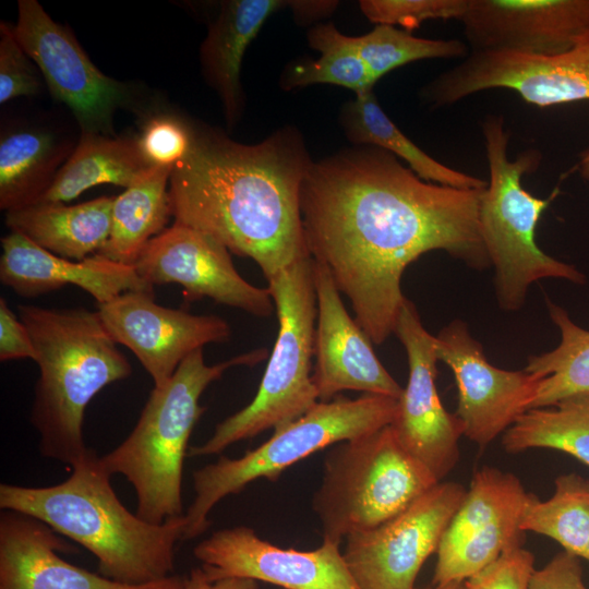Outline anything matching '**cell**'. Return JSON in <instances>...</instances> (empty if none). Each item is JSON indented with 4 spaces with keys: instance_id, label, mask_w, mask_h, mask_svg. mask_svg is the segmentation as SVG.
Returning a JSON list of instances; mask_svg holds the SVG:
<instances>
[{
    "instance_id": "20",
    "label": "cell",
    "mask_w": 589,
    "mask_h": 589,
    "mask_svg": "<svg viewBox=\"0 0 589 589\" xmlns=\"http://www.w3.org/2000/svg\"><path fill=\"white\" fill-rule=\"evenodd\" d=\"M313 276L317 324L312 381L318 401H329L344 390L399 399L404 388L377 359L371 339L345 309L329 272L314 261Z\"/></svg>"
},
{
    "instance_id": "9",
    "label": "cell",
    "mask_w": 589,
    "mask_h": 589,
    "mask_svg": "<svg viewBox=\"0 0 589 589\" xmlns=\"http://www.w3.org/2000/svg\"><path fill=\"white\" fill-rule=\"evenodd\" d=\"M397 400L364 394L357 399L336 397L318 401L306 413L240 458L221 456L193 472L194 498L184 514L182 541L201 536L211 526L208 514L229 494L250 482L277 480L280 473L327 446L378 431L393 422Z\"/></svg>"
},
{
    "instance_id": "11",
    "label": "cell",
    "mask_w": 589,
    "mask_h": 589,
    "mask_svg": "<svg viewBox=\"0 0 589 589\" xmlns=\"http://www.w3.org/2000/svg\"><path fill=\"white\" fill-rule=\"evenodd\" d=\"M13 33L38 65L50 94L76 119L81 133L115 136L113 116L128 107L132 91L103 73L73 33L53 21L35 0H20Z\"/></svg>"
},
{
    "instance_id": "8",
    "label": "cell",
    "mask_w": 589,
    "mask_h": 589,
    "mask_svg": "<svg viewBox=\"0 0 589 589\" xmlns=\"http://www.w3.org/2000/svg\"><path fill=\"white\" fill-rule=\"evenodd\" d=\"M437 483L390 425L335 444L312 500L323 541L340 544L350 534L378 527Z\"/></svg>"
},
{
    "instance_id": "15",
    "label": "cell",
    "mask_w": 589,
    "mask_h": 589,
    "mask_svg": "<svg viewBox=\"0 0 589 589\" xmlns=\"http://www.w3.org/2000/svg\"><path fill=\"white\" fill-rule=\"evenodd\" d=\"M133 267L152 287L180 285L189 301L207 297L256 316L274 310L268 288L248 283L225 245L178 221L148 241Z\"/></svg>"
},
{
    "instance_id": "41",
    "label": "cell",
    "mask_w": 589,
    "mask_h": 589,
    "mask_svg": "<svg viewBox=\"0 0 589 589\" xmlns=\"http://www.w3.org/2000/svg\"><path fill=\"white\" fill-rule=\"evenodd\" d=\"M336 7V1H290L289 5L297 20L301 21L327 16Z\"/></svg>"
},
{
    "instance_id": "40",
    "label": "cell",
    "mask_w": 589,
    "mask_h": 589,
    "mask_svg": "<svg viewBox=\"0 0 589 589\" xmlns=\"http://www.w3.org/2000/svg\"><path fill=\"white\" fill-rule=\"evenodd\" d=\"M184 589H259V585L256 580L237 577L211 581L200 567L185 577Z\"/></svg>"
},
{
    "instance_id": "3",
    "label": "cell",
    "mask_w": 589,
    "mask_h": 589,
    "mask_svg": "<svg viewBox=\"0 0 589 589\" xmlns=\"http://www.w3.org/2000/svg\"><path fill=\"white\" fill-rule=\"evenodd\" d=\"M71 468L67 480L50 486L1 483V509L32 516L81 544L97 558L98 573L108 579L140 586L172 576L184 516L155 525L132 514L91 448Z\"/></svg>"
},
{
    "instance_id": "29",
    "label": "cell",
    "mask_w": 589,
    "mask_h": 589,
    "mask_svg": "<svg viewBox=\"0 0 589 589\" xmlns=\"http://www.w3.org/2000/svg\"><path fill=\"white\" fill-rule=\"evenodd\" d=\"M502 445L509 454L555 449L589 466V390L527 410L505 431Z\"/></svg>"
},
{
    "instance_id": "25",
    "label": "cell",
    "mask_w": 589,
    "mask_h": 589,
    "mask_svg": "<svg viewBox=\"0 0 589 589\" xmlns=\"http://www.w3.org/2000/svg\"><path fill=\"white\" fill-rule=\"evenodd\" d=\"M155 167L143 157L136 139L81 133L71 156L38 203H64L103 183L133 187Z\"/></svg>"
},
{
    "instance_id": "36",
    "label": "cell",
    "mask_w": 589,
    "mask_h": 589,
    "mask_svg": "<svg viewBox=\"0 0 589 589\" xmlns=\"http://www.w3.org/2000/svg\"><path fill=\"white\" fill-rule=\"evenodd\" d=\"M0 35V104L19 96L37 95L43 88L41 81L12 25L1 22Z\"/></svg>"
},
{
    "instance_id": "12",
    "label": "cell",
    "mask_w": 589,
    "mask_h": 589,
    "mask_svg": "<svg viewBox=\"0 0 589 589\" xmlns=\"http://www.w3.org/2000/svg\"><path fill=\"white\" fill-rule=\"evenodd\" d=\"M464 485L441 481L407 509L378 527L348 536L344 560L360 589H417L424 562L466 495Z\"/></svg>"
},
{
    "instance_id": "21",
    "label": "cell",
    "mask_w": 589,
    "mask_h": 589,
    "mask_svg": "<svg viewBox=\"0 0 589 589\" xmlns=\"http://www.w3.org/2000/svg\"><path fill=\"white\" fill-rule=\"evenodd\" d=\"M43 521L23 513L0 515V589H184L185 577L132 586L61 558L73 548Z\"/></svg>"
},
{
    "instance_id": "26",
    "label": "cell",
    "mask_w": 589,
    "mask_h": 589,
    "mask_svg": "<svg viewBox=\"0 0 589 589\" xmlns=\"http://www.w3.org/2000/svg\"><path fill=\"white\" fill-rule=\"evenodd\" d=\"M75 145L39 129L2 133L0 208L10 212L38 203Z\"/></svg>"
},
{
    "instance_id": "43",
    "label": "cell",
    "mask_w": 589,
    "mask_h": 589,
    "mask_svg": "<svg viewBox=\"0 0 589 589\" xmlns=\"http://www.w3.org/2000/svg\"><path fill=\"white\" fill-rule=\"evenodd\" d=\"M422 589H467V588L465 586V581H452L444 585H433L432 587L422 588Z\"/></svg>"
},
{
    "instance_id": "13",
    "label": "cell",
    "mask_w": 589,
    "mask_h": 589,
    "mask_svg": "<svg viewBox=\"0 0 589 589\" xmlns=\"http://www.w3.org/2000/svg\"><path fill=\"white\" fill-rule=\"evenodd\" d=\"M528 497L512 472L477 470L442 537L432 584L465 581L508 550L524 546L520 525Z\"/></svg>"
},
{
    "instance_id": "10",
    "label": "cell",
    "mask_w": 589,
    "mask_h": 589,
    "mask_svg": "<svg viewBox=\"0 0 589 589\" xmlns=\"http://www.w3.org/2000/svg\"><path fill=\"white\" fill-rule=\"evenodd\" d=\"M492 88H508L539 107L589 100V33L557 55L470 51L421 89L432 107L453 105Z\"/></svg>"
},
{
    "instance_id": "17",
    "label": "cell",
    "mask_w": 589,
    "mask_h": 589,
    "mask_svg": "<svg viewBox=\"0 0 589 589\" xmlns=\"http://www.w3.org/2000/svg\"><path fill=\"white\" fill-rule=\"evenodd\" d=\"M339 545L323 541L311 551L284 549L238 526L213 532L193 553L211 581L237 577L285 589H360Z\"/></svg>"
},
{
    "instance_id": "28",
    "label": "cell",
    "mask_w": 589,
    "mask_h": 589,
    "mask_svg": "<svg viewBox=\"0 0 589 589\" xmlns=\"http://www.w3.org/2000/svg\"><path fill=\"white\" fill-rule=\"evenodd\" d=\"M173 168H154L115 197L108 240L96 254L133 266L144 247L167 227L171 215L168 184Z\"/></svg>"
},
{
    "instance_id": "2",
    "label": "cell",
    "mask_w": 589,
    "mask_h": 589,
    "mask_svg": "<svg viewBox=\"0 0 589 589\" xmlns=\"http://www.w3.org/2000/svg\"><path fill=\"white\" fill-rule=\"evenodd\" d=\"M312 163L292 127L256 144L194 131L190 152L171 171V215L252 259L268 280L309 255L300 194Z\"/></svg>"
},
{
    "instance_id": "5",
    "label": "cell",
    "mask_w": 589,
    "mask_h": 589,
    "mask_svg": "<svg viewBox=\"0 0 589 589\" xmlns=\"http://www.w3.org/2000/svg\"><path fill=\"white\" fill-rule=\"evenodd\" d=\"M266 358L259 349L207 365L203 349L187 357L163 386L154 387L129 436L113 450L100 456L112 476L120 473L133 485L136 515L160 525L183 517L182 472L193 428L206 408L200 397L226 370L255 364Z\"/></svg>"
},
{
    "instance_id": "33",
    "label": "cell",
    "mask_w": 589,
    "mask_h": 589,
    "mask_svg": "<svg viewBox=\"0 0 589 589\" xmlns=\"http://www.w3.org/2000/svg\"><path fill=\"white\" fill-rule=\"evenodd\" d=\"M352 38L375 82L392 70L413 61L465 59L470 52L469 46L460 39L416 37L410 32L385 24H377L369 33Z\"/></svg>"
},
{
    "instance_id": "42",
    "label": "cell",
    "mask_w": 589,
    "mask_h": 589,
    "mask_svg": "<svg viewBox=\"0 0 589 589\" xmlns=\"http://www.w3.org/2000/svg\"><path fill=\"white\" fill-rule=\"evenodd\" d=\"M578 171L585 180L589 181V148L579 155Z\"/></svg>"
},
{
    "instance_id": "14",
    "label": "cell",
    "mask_w": 589,
    "mask_h": 589,
    "mask_svg": "<svg viewBox=\"0 0 589 589\" xmlns=\"http://www.w3.org/2000/svg\"><path fill=\"white\" fill-rule=\"evenodd\" d=\"M394 333L406 349L409 377L389 425L401 446L441 482L457 464L464 426L444 408L437 393L435 336L423 327L408 299Z\"/></svg>"
},
{
    "instance_id": "38",
    "label": "cell",
    "mask_w": 589,
    "mask_h": 589,
    "mask_svg": "<svg viewBox=\"0 0 589 589\" xmlns=\"http://www.w3.org/2000/svg\"><path fill=\"white\" fill-rule=\"evenodd\" d=\"M529 589H588L580 560L566 551L558 552L542 568L533 570Z\"/></svg>"
},
{
    "instance_id": "39",
    "label": "cell",
    "mask_w": 589,
    "mask_h": 589,
    "mask_svg": "<svg viewBox=\"0 0 589 589\" xmlns=\"http://www.w3.org/2000/svg\"><path fill=\"white\" fill-rule=\"evenodd\" d=\"M36 360V350L29 332L25 324L8 305L4 298H0V360L16 359Z\"/></svg>"
},
{
    "instance_id": "19",
    "label": "cell",
    "mask_w": 589,
    "mask_h": 589,
    "mask_svg": "<svg viewBox=\"0 0 589 589\" xmlns=\"http://www.w3.org/2000/svg\"><path fill=\"white\" fill-rule=\"evenodd\" d=\"M459 22L470 51L557 55L589 33V0H468Z\"/></svg>"
},
{
    "instance_id": "24",
    "label": "cell",
    "mask_w": 589,
    "mask_h": 589,
    "mask_svg": "<svg viewBox=\"0 0 589 589\" xmlns=\"http://www.w3.org/2000/svg\"><path fill=\"white\" fill-rule=\"evenodd\" d=\"M113 201L100 196L75 205L36 203L5 212V225L56 255L82 261L108 240Z\"/></svg>"
},
{
    "instance_id": "37",
    "label": "cell",
    "mask_w": 589,
    "mask_h": 589,
    "mask_svg": "<svg viewBox=\"0 0 589 589\" xmlns=\"http://www.w3.org/2000/svg\"><path fill=\"white\" fill-rule=\"evenodd\" d=\"M534 569L533 554L517 546L465 580V586L467 589H529Z\"/></svg>"
},
{
    "instance_id": "31",
    "label": "cell",
    "mask_w": 589,
    "mask_h": 589,
    "mask_svg": "<svg viewBox=\"0 0 589 589\" xmlns=\"http://www.w3.org/2000/svg\"><path fill=\"white\" fill-rule=\"evenodd\" d=\"M520 527L551 538L564 551L589 562V480L570 472L555 479L549 500L529 493Z\"/></svg>"
},
{
    "instance_id": "22",
    "label": "cell",
    "mask_w": 589,
    "mask_h": 589,
    "mask_svg": "<svg viewBox=\"0 0 589 589\" xmlns=\"http://www.w3.org/2000/svg\"><path fill=\"white\" fill-rule=\"evenodd\" d=\"M1 245L0 280L21 297H38L69 285L80 287L98 304L128 291L154 293L131 265L96 254L82 261L61 257L14 231L1 239Z\"/></svg>"
},
{
    "instance_id": "18",
    "label": "cell",
    "mask_w": 589,
    "mask_h": 589,
    "mask_svg": "<svg viewBox=\"0 0 589 589\" xmlns=\"http://www.w3.org/2000/svg\"><path fill=\"white\" fill-rule=\"evenodd\" d=\"M97 312L112 339L139 359L154 387L167 383L191 353L230 336L224 318L161 306L154 293L144 291L124 292L98 304Z\"/></svg>"
},
{
    "instance_id": "35",
    "label": "cell",
    "mask_w": 589,
    "mask_h": 589,
    "mask_svg": "<svg viewBox=\"0 0 589 589\" xmlns=\"http://www.w3.org/2000/svg\"><path fill=\"white\" fill-rule=\"evenodd\" d=\"M193 136L194 130L180 118L163 113L144 122L136 142L149 166L173 168L190 152Z\"/></svg>"
},
{
    "instance_id": "32",
    "label": "cell",
    "mask_w": 589,
    "mask_h": 589,
    "mask_svg": "<svg viewBox=\"0 0 589 589\" xmlns=\"http://www.w3.org/2000/svg\"><path fill=\"white\" fill-rule=\"evenodd\" d=\"M308 43L320 57L288 65L280 83L285 89L332 84L349 88L354 95L373 91L376 82L351 36L341 34L332 23L318 24L309 31Z\"/></svg>"
},
{
    "instance_id": "7",
    "label": "cell",
    "mask_w": 589,
    "mask_h": 589,
    "mask_svg": "<svg viewBox=\"0 0 589 589\" xmlns=\"http://www.w3.org/2000/svg\"><path fill=\"white\" fill-rule=\"evenodd\" d=\"M490 179L479 208L481 238L495 268V290L502 309L515 311L528 288L544 278L578 285L585 275L574 265L545 254L536 242V227L550 199H539L522 185L525 173L540 164V153L522 152L508 158L509 133L501 116H488L482 124Z\"/></svg>"
},
{
    "instance_id": "4",
    "label": "cell",
    "mask_w": 589,
    "mask_h": 589,
    "mask_svg": "<svg viewBox=\"0 0 589 589\" xmlns=\"http://www.w3.org/2000/svg\"><path fill=\"white\" fill-rule=\"evenodd\" d=\"M36 350L39 377L31 422L43 456L70 467L89 450L83 438L87 405L107 385L129 377L132 366L97 311L17 306Z\"/></svg>"
},
{
    "instance_id": "23",
    "label": "cell",
    "mask_w": 589,
    "mask_h": 589,
    "mask_svg": "<svg viewBox=\"0 0 589 589\" xmlns=\"http://www.w3.org/2000/svg\"><path fill=\"white\" fill-rule=\"evenodd\" d=\"M290 1L228 0L220 4L200 48L203 75L217 93L227 124L233 127L244 109L241 65L250 44L268 17Z\"/></svg>"
},
{
    "instance_id": "34",
    "label": "cell",
    "mask_w": 589,
    "mask_h": 589,
    "mask_svg": "<svg viewBox=\"0 0 589 589\" xmlns=\"http://www.w3.org/2000/svg\"><path fill=\"white\" fill-rule=\"evenodd\" d=\"M359 7L376 25H399L411 32L429 20L459 21L468 0H363Z\"/></svg>"
},
{
    "instance_id": "30",
    "label": "cell",
    "mask_w": 589,
    "mask_h": 589,
    "mask_svg": "<svg viewBox=\"0 0 589 589\" xmlns=\"http://www.w3.org/2000/svg\"><path fill=\"white\" fill-rule=\"evenodd\" d=\"M561 341L549 352L530 356L525 370L541 377L529 410L555 405L589 390V330L572 321L567 311L548 300Z\"/></svg>"
},
{
    "instance_id": "1",
    "label": "cell",
    "mask_w": 589,
    "mask_h": 589,
    "mask_svg": "<svg viewBox=\"0 0 589 589\" xmlns=\"http://www.w3.org/2000/svg\"><path fill=\"white\" fill-rule=\"evenodd\" d=\"M484 190L424 181L369 145L312 163L300 194L305 245L372 342L394 333L404 271L422 254L443 250L471 267L491 264L479 225Z\"/></svg>"
},
{
    "instance_id": "27",
    "label": "cell",
    "mask_w": 589,
    "mask_h": 589,
    "mask_svg": "<svg viewBox=\"0 0 589 589\" xmlns=\"http://www.w3.org/2000/svg\"><path fill=\"white\" fill-rule=\"evenodd\" d=\"M340 122L350 142L375 146L399 157L424 181L456 189L488 185V181L450 168L422 151L385 113L373 91L356 95L346 103Z\"/></svg>"
},
{
    "instance_id": "16",
    "label": "cell",
    "mask_w": 589,
    "mask_h": 589,
    "mask_svg": "<svg viewBox=\"0 0 589 589\" xmlns=\"http://www.w3.org/2000/svg\"><path fill=\"white\" fill-rule=\"evenodd\" d=\"M435 353L452 370L458 390L456 416L464 436L479 447L504 434L527 410L540 376L492 365L483 348L461 320L445 326L435 337Z\"/></svg>"
},
{
    "instance_id": "6",
    "label": "cell",
    "mask_w": 589,
    "mask_h": 589,
    "mask_svg": "<svg viewBox=\"0 0 589 589\" xmlns=\"http://www.w3.org/2000/svg\"><path fill=\"white\" fill-rule=\"evenodd\" d=\"M314 261L305 255L267 280L278 334L253 400L218 423L212 436L188 456L219 454L228 446L296 421L318 402L312 381L317 314Z\"/></svg>"
}]
</instances>
